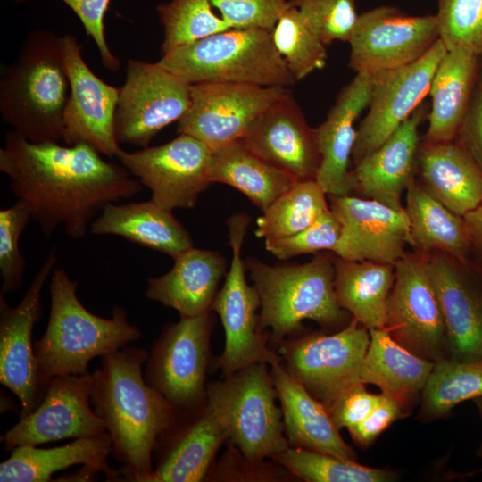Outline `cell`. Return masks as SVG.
Wrapping results in <instances>:
<instances>
[{
  "label": "cell",
  "instance_id": "9c48e42d",
  "mask_svg": "<svg viewBox=\"0 0 482 482\" xmlns=\"http://www.w3.org/2000/svg\"><path fill=\"white\" fill-rule=\"evenodd\" d=\"M369 344V330L353 319L334 334L282 341L278 353L288 374L329 411L345 394L362 383Z\"/></svg>",
  "mask_w": 482,
  "mask_h": 482
},
{
  "label": "cell",
  "instance_id": "f5cc1de1",
  "mask_svg": "<svg viewBox=\"0 0 482 482\" xmlns=\"http://www.w3.org/2000/svg\"><path fill=\"white\" fill-rule=\"evenodd\" d=\"M15 1L16 3H23V2H26L27 0H13Z\"/></svg>",
  "mask_w": 482,
  "mask_h": 482
},
{
  "label": "cell",
  "instance_id": "f6af8a7d",
  "mask_svg": "<svg viewBox=\"0 0 482 482\" xmlns=\"http://www.w3.org/2000/svg\"><path fill=\"white\" fill-rule=\"evenodd\" d=\"M233 29L261 28L270 31L291 4L290 0H211Z\"/></svg>",
  "mask_w": 482,
  "mask_h": 482
},
{
  "label": "cell",
  "instance_id": "52a82bcc",
  "mask_svg": "<svg viewBox=\"0 0 482 482\" xmlns=\"http://www.w3.org/2000/svg\"><path fill=\"white\" fill-rule=\"evenodd\" d=\"M276 396L266 362L246 366L206 386V403L220 419L232 445L253 461L289 447Z\"/></svg>",
  "mask_w": 482,
  "mask_h": 482
},
{
  "label": "cell",
  "instance_id": "816d5d0a",
  "mask_svg": "<svg viewBox=\"0 0 482 482\" xmlns=\"http://www.w3.org/2000/svg\"><path fill=\"white\" fill-rule=\"evenodd\" d=\"M473 402L475 403V406H476V408L478 410V412L479 414V417H480L481 422H482V397L474 399ZM477 455H478V457L482 459V437H481L480 444H479V445H478V447L477 449Z\"/></svg>",
  "mask_w": 482,
  "mask_h": 482
},
{
  "label": "cell",
  "instance_id": "7402d4cb",
  "mask_svg": "<svg viewBox=\"0 0 482 482\" xmlns=\"http://www.w3.org/2000/svg\"><path fill=\"white\" fill-rule=\"evenodd\" d=\"M428 270L443 312L450 359L482 360V275L442 253L428 255Z\"/></svg>",
  "mask_w": 482,
  "mask_h": 482
},
{
  "label": "cell",
  "instance_id": "2e32d148",
  "mask_svg": "<svg viewBox=\"0 0 482 482\" xmlns=\"http://www.w3.org/2000/svg\"><path fill=\"white\" fill-rule=\"evenodd\" d=\"M288 87L241 83L190 85V104L178 132L196 137L212 151L240 140L253 122Z\"/></svg>",
  "mask_w": 482,
  "mask_h": 482
},
{
  "label": "cell",
  "instance_id": "6da1fadb",
  "mask_svg": "<svg viewBox=\"0 0 482 482\" xmlns=\"http://www.w3.org/2000/svg\"><path fill=\"white\" fill-rule=\"evenodd\" d=\"M0 170L46 237L62 225L69 237L81 238L107 204L142 190L121 164L104 160L89 144L33 143L14 129L0 149Z\"/></svg>",
  "mask_w": 482,
  "mask_h": 482
},
{
  "label": "cell",
  "instance_id": "ffe728a7",
  "mask_svg": "<svg viewBox=\"0 0 482 482\" xmlns=\"http://www.w3.org/2000/svg\"><path fill=\"white\" fill-rule=\"evenodd\" d=\"M329 209L341 226L333 253L346 261L395 264L412 246L405 210L369 198L328 195Z\"/></svg>",
  "mask_w": 482,
  "mask_h": 482
},
{
  "label": "cell",
  "instance_id": "f1b7e54d",
  "mask_svg": "<svg viewBox=\"0 0 482 482\" xmlns=\"http://www.w3.org/2000/svg\"><path fill=\"white\" fill-rule=\"evenodd\" d=\"M89 231L94 235L120 236L173 259L193 247L189 233L172 211L151 199L107 204L92 221Z\"/></svg>",
  "mask_w": 482,
  "mask_h": 482
},
{
  "label": "cell",
  "instance_id": "4fadbf2b",
  "mask_svg": "<svg viewBox=\"0 0 482 482\" xmlns=\"http://www.w3.org/2000/svg\"><path fill=\"white\" fill-rule=\"evenodd\" d=\"M211 156L209 146L187 134L135 152L120 148L116 154L120 164L150 189L151 200L170 211L194 207L212 184Z\"/></svg>",
  "mask_w": 482,
  "mask_h": 482
},
{
  "label": "cell",
  "instance_id": "ab89813d",
  "mask_svg": "<svg viewBox=\"0 0 482 482\" xmlns=\"http://www.w3.org/2000/svg\"><path fill=\"white\" fill-rule=\"evenodd\" d=\"M273 44L297 82L327 63L326 46L290 4L270 31Z\"/></svg>",
  "mask_w": 482,
  "mask_h": 482
},
{
  "label": "cell",
  "instance_id": "7c38bea8",
  "mask_svg": "<svg viewBox=\"0 0 482 482\" xmlns=\"http://www.w3.org/2000/svg\"><path fill=\"white\" fill-rule=\"evenodd\" d=\"M190 104V85L156 62L129 59L115 113L119 143L148 146Z\"/></svg>",
  "mask_w": 482,
  "mask_h": 482
},
{
  "label": "cell",
  "instance_id": "74e56055",
  "mask_svg": "<svg viewBox=\"0 0 482 482\" xmlns=\"http://www.w3.org/2000/svg\"><path fill=\"white\" fill-rule=\"evenodd\" d=\"M270 458L307 482H388L396 477L388 470L370 468L355 461L298 447L289 446Z\"/></svg>",
  "mask_w": 482,
  "mask_h": 482
},
{
  "label": "cell",
  "instance_id": "9a60e30c",
  "mask_svg": "<svg viewBox=\"0 0 482 482\" xmlns=\"http://www.w3.org/2000/svg\"><path fill=\"white\" fill-rule=\"evenodd\" d=\"M56 262V247H53L16 306L11 307L0 294V382L18 397L19 419L40 404L48 386L37 368L32 333L42 314L43 287Z\"/></svg>",
  "mask_w": 482,
  "mask_h": 482
},
{
  "label": "cell",
  "instance_id": "8fae6325",
  "mask_svg": "<svg viewBox=\"0 0 482 482\" xmlns=\"http://www.w3.org/2000/svg\"><path fill=\"white\" fill-rule=\"evenodd\" d=\"M386 329L398 344L433 362L450 359L443 312L428 270V255L405 254L395 264Z\"/></svg>",
  "mask_w": 482,
  "mask_h": 482
},
{
  "label": "cell",
  "instance_id": "83f0119b",
  "mask_svg": "<svg viewBox=\"0 0 482 482\" xmlns=\"http://www.w3.org/2000/svg\"><path fill=\"white\" fill-rule=\"evenodd\" d=\"M111 453L112 441L107 432L75 438L70 444L47 449L19 445L0 464V481L50 482L54 480L53 473L77 464L103 472L106 481H123L120 470L108 464Z\"/></svg>",
  "mask_w": 482,
  "mask_h": 482
},
{
  "label": "cell",
  "instance_id": "30bf717a",
  "mask_svg": "<svg viewBox=\"0 0 482 482\" xmlns=\"http://www.w3.org/2000/svg\"><path fill=\"white\" fill-rule=\"evenodd\" d=\"M250 222L251 218L243 212L232 215L227 222L232 259L212 306L225 332L224 351L216 363L224 377L253 363L281 362L280 355L269 349L259 329L260 297L254 286H249L245 279L241 250Z\"/></svg>",
  "mask_w": 482,
  "mask_h": 482
},
{
  "label": "cell",
  "instance_id": "681fc988",
  "mask_svg": "<svg viewBox=\"0 0 482 482\" xmlns=\"http://www.w3.org/2000/svg\"><path fill=\"white\" fill-rule=\"evenodd\" d=\"M403 410L395 400L386 396L368 417L348 428V431L355 443L361 446H368L393 422L402 417Z\"/></svg>",
  "mask_w": 482,
  "mask_h": 482
},
{
  "label": "cell",
  "instance_id": "484cf974",
  "mask_svg": "<svg viewBox=\"0 0 482 482\" xmlns=\"http://www.w3.org/2000/svg\"><path fill=\"white\" fill-rule=\"evenodd\" d=\"M226 270L220 253L193 246L174 258L169 272L147 280L145 296L175 309L180 317L210 312Z\"/></svg>",
  "mask_w": 482,
  "mask_h": 482
},
{
  "label": "cell",
  "instance_id": "4316f807",
  "mask_svg": "<svg viewBox=\"0 0 482 482\" xmlns=\"http://www.w3.org/2000/svg\"><path fill=\"white\" fill-rule=\"evenodd\" d=\"M270 366L289 446L356 461L355 453L342 438L323 404L293 378L281 362Z\"/></svg>",
  "mask_w": 482,
  "mask_h": 482
},
{
  "label": "cell",
  "instance_id": "ba28073f",
  "mask_svg": "<svg viewBox=\"0 0 482 482\" xmlns=\"http://www.w3.org/2000/svg\"><path fill=\"white\" fill-rule=\"evenodd\" d=\"M212 312L180 317L167 325L154 342L144 378L180 415L206 403L205 374L213 327Z\"/></svg>",
  "mask_w": 482,
  "mask_h": 482
},
{
  "label": "cell",
  "instance_id": "d4e9b609",
  "mask_svg": "<svg viewBox=\"0 0 482 482\" xmlns=\"http://www.w3.org/2000/svg\"><path fill=\"white\" fill-rule=\"evenodd\" d=\"M421 103L375 152L351 170L353 189L369 199L403 211L402 195L417 170L420 146L419 128L428 118Z\"/></svg>",
  "mask_w": 482,
  "mask_h": 482
},
{
  "label": "cell",
  "instance_id": "1f68e13d",
  "mask_svg": "<svg viewBox=\"0 0 482 482\" xmlns=\"http://www.w3.org/2000/svg\"><path fill=\"white\" fill-rule=\"evenodd\" d=\"M370 344L361 381L377 386L383 395L406 408L422 391L435 362L398 344L386 328L370 329Z\"/></svg>",
  "mask_w": 482,
  "mask_h": 482
},
{
  "label": "cell",
  "instance_id": "c3c4849f",
  "mask_svg": "<svg viewBox=\"0 0 482 482\" xmlns=\"http://www.w3.org/2000/svg\"><path fill=\"white\" fill-rule=\"evenodd\" d=\"M453 142L482 171V73L476 80L469 107Z\"/></svg>",
  "mask_w": 482,
  "mask_h": 482
},
{
  "label": "cell",
  "instance_id": "d6a6232c",
  "mask_svg": "<svg viewBox=\"0 0 482 482\" xmlns=\"http://www.w3.org/2000/svg\"><path fill=\"white\" fill-rule=\"evenodd\" d=\"M395 265L335 258L334 287L339 306L368 330L385 328Z\"/></svg>",
  "mask_w": 482,
  "mask_h": 482
},
{
  "label": "cell",
  "instance_id": "277c9868",
  "mask_svg": "<svg viewBox=\"0 0 482 482\" xmlns=\"http://www.w3.org/2000/svg\"><path fill=\"white\" fill-rule=\"evenodd\" d=\"M78 282L63 268L54 269L50 280V315L46 331L34 342L40 375L48 385L53 377L82 374L96 357H103L141 337L140 328L115 305L111 318L87 311L77 295Z\"/></svg>",
  "mask_w": 482,
  "mask_h": 482
},
{
  "label": "cell",
  "instance_id": "836d02e7",
  "mask_svg": "<svg viewBox=\"0 0 482 482\" xmlns=\"http://www.w3.org/2000/svg\"><path fill=\"white\" fill-rule=\"evenodd\" d=\"M209 179L237 189L262 212L298 181L256 155L241 140L212 151Z\"/></svg>",
  "mask_w": 482,
  "mask_h": 482
},
{
  "label": "cell",
  "instance_id": "d590c367",
  "mask_svg": "<svg viewBox=\"0 0 482 482\" xmlns=\"http://www.w3.org/2000/svg\"><path fill=\"white\" fill-rule=\"evenodd\" d=\"M482 397V360L436 362L421 391V421L445 417L459 403Z\"/></svg>",
  "mask_w": 482,
  "mask_h": 482
},
{
  "label": "cell",
  "instance_id": "e575fe53",
  "mask_svg": "<svg viewBox=\"0 0 482 482\" xmlns=\"http://www.w3.org/2000/svg\"><path fill=\"white\" fill-rule=\"evenodd\" d=\"M404 210L412 246L419 253H442L462 264L467 262L472 244L461 216L445 207L414 179L406 188Z\"/></svg>",
  "mask_w": 482,
  "mask_h": 482
},
{
  "label": "cell",
  "instance_id": "ac0fdd59",
  "mask_svg": "<svg viewBox=\"0 0 482 482\" xmlns=\"http://www.w3.org/2000/svg\"><path fill=\"white\" fill-rule=\"evenodd\" d=\"M92 383L89 371L53 377L40 404L1 436L4 450L107 432L90 403Z\"/></svg>",
  "mask_w": 482,
  "mask_h": 482
},
{
  "label": "cell",
  "instance_id": "bcb514c9",
  "mask_svg": "<svg viewBox=\"0 0 482 482\" xmlns=\"http://www.w3.org/2000/svg\"><path fill=\"white\" fill-rule=\"evenodd\" d=\"M60 1L69 6L81 21L87 35L95 42L104 67L112 71H118L120 61L109 47L104 29V17L111 0Z\"/></svg>",
  "mask_w": 482,
  "mask_h": 482
},
{
  "label": "cell",
  "instance_id": "f35d334b",
  "mask_svg": "<svg viewBox=\"0 0 482 482\" xmlns=\"http://www.w3.org/2000/svg\"><path fill=\"white\" fill-rule=\"evenodd\" d=\"M163 28L161 54L232 29L211 0H170L156 8Z\"/></svg>",
  "mask_w": 482,
  "mask_h": 482
},
{
  "label": "cell",
  "instance_id": "44dd1931",
  "mask_svg": "<svg viewBox=\"0 0 482 482\" xmlns=\"http://www.w3.org/2000/svg\"><path fill=\"white\" fill-rule=\"evenodd\" d=\"M240 140L295 179H315L321 160L316 129L309 126L290 90L268 107Z\"/></svg>",
  "mask_w": 482,
  "mask_h": 482
},
{
  "label": "cell",
  "instance_id": "60d3db41",
  "mask_svg": "<svg viewBox=\"0 0 482 482\" xmlns=\"http://www.w3.org/2000/svg\"><path fill=\"white\" fill-rule=\"evenodd\" d=\"M439 39L447 50L482 54V0H437Z\"/></svg>",
  "mask_w": 482,
  "mask_h": 482
},
{
  "label": "cell",
  "instance_id": "7dc6e473",
  "mask_svg": "<svg viewBox=\"0 0 482 482\" xmlns=\"http://www.w3.org/2000/svg\"><path fill=\"white\" fill-rule=\"evenodd\" d=\"M386 395H373L361 383L345 394L328 413L338 429L350 428L362 422L378 407Z\"/></svg>",
  "mask_w": 482,
  "mask_h": 482
},
{
  "label": "cell",
  "instance_id": "4dcf8cb0",
  "mask_svg": "<svg viewBox=\"0 0 482 482\" xmlns=\"http://www.w3.org/2000/svg\"><path fill=\"white\" fill-rule=\"evenodd\" d=\"M478 55L467 48L447 50L434 74L428 95L431 108L423 142H453L469 107L477 80Z\"/></svg>",
  "mask_w": 482,
  "mask_h": 482
},
{
  "label": "cell",
  "instance_id": "f907efd6",
  "mask_svg": "<svg viewBox=\"0 0 482 482\" xmlns=\"http://www.w3.org/2000/svg\"><path fill=\"white\" fill-rule=\"evenodd\" d=\"M471 244L482 253V203L462 216Z\"/></svg>",
  "mask_w": 482,
  "mask_h": 482
},
{
  "label": "cell",
  "instance_id": "7a4b0ae2",
  "mask_svg": "<svg viewBox=\"0 0 482 482\" xmlns=\"http://www.w3.org/2000/svg\"><path fill=\"white\" fill-rule=\"evenodd\" d=\"M148 357L145 349L126 345L101 357V367L92 373L90 403L122 465L123 481L141 482L153 472L155 444L179 416L145 382L142 369Z\"/></svg>",
  "mask_w": 482,
  "mask_h": 482
},
{
  "label": "cell",
  "instance_id": "8d00e7d4",
  "mask_svg": "<svg viewBox=\"0 0 482 482\" xmlns=\"http://www.w3.org/2000/svg\"><path fill=\"white\" fill-rule=\"evenodd\" d=\"M326 195L316 179L296 181L257 219L256 236L270 240L306 229L329 208Z\"/></svg>",
  "mask_w": 482,
  "mask_h": 482
},
{
  "label": "cell",
  "instance_id": "e0dca14e",
  "mask_svg": "<svg viewBox=\"0 0 482 482\" xmlns=\"http://www.w3.org/2000/svg\"><path fill=\"white\" fill-rule=\"evenodd\" d=\"M446 51L439 39L418 61L376 75L369 111L356 133L354 165L375 152L423 103Z\"/></svg>",
  "mask_w": 482,
  "mask_h": 482
},
{
  "label": "cell",
  "instance_id": "5b68a950",
  "mask_svg": "<svg viewBox=\"0 0 482 482\" xmlns=\"http://www.w3.org/2000/svg\"><path fill=\"white\" fill-rule=\"evenodd\" d=\"M157 63L188 85L207 82L289 87L296 81L270 30L229 29L179 46Z\"/></svg>",
  "mask_w": 482,
  "mask_h": 482
},
{
  "label": "cell",
  "instance_id": "7bdbcfd3",
  "mask_svg": "<svg viewBox=\"0 0 482 482\" xmlns=\"http://www.w3.org/2000/svg\"><path fill=\"white\" fill-rule=\"evenodd\" d=\"M325 46L348 42L357 24L354 0H290Z\"/></svg>",
  "mask_w": 482,
  "mask_h": 482
},
{
  "label": "cell",
  "instance_id": "ee69618b",
  "mask_svg": "<svg viewBox=\"0 0 482 482\" xmlns=\"http://www.w3.org/2000/svg\"><path fill=\"white\" fill-rule=\"evenodd\" d=\"M340 235V223L328 208L306 229L291 236L265 240V248L279 260L323 250L333 252Z\"/></svg>",
  "mask_w": 482,
  "mask_h": 482
},
{
  "label": "cell",
  "instance_id": "d6986e66",
  "mask_svg": "<svg viewBox=\"0 0 482 482\" xmlns=\"http://www.w3.org/2000/svg\"><path fill=\"white\" fill-rule=\"evenodd\" d=\"M60 44L70 80L62 139L68 145L87 143L101 154L116 157L120 149L114 126L120 87L91 71L76 37L65 34Z\"/></svg>",
  "mask_w": 482,
  "mask_h": 482
},
{
  "label": "cell",
  "instance_id": "603a6c76",
  "mask_svg": "<svg viewBox=\"0 0 482 482\" xmlns=\"http://www.w3.org/2000/svg\"><path fill=\"white\" fill-rule=\"evenodd\" d=\"M227 439L225 426L206 403L192 413L179 414L156 442L152 455L154 470L141 482L205 480L219 448Z\"/></svg>",
  "mask_w": 482,
  "mask_h": 482
},
{
  "label": "cell",
  "instance_id": "3957f363",
  "mask_svg": "<svg viewBox=\"0 0 482 482\" xmlns=\"http://www.w3.org/2000/svg\"><path fill=\"white\" fill-rule=\"evenodd\" d=\"M69 94L60 37L46 29L29 32L1 71L2 119L33 143L59 142Z\"/></svg>",
  "mask_w": 482,
  "mask_h": 482
},
{
  "label": "cell",
  "instance_id": "8992f818",
  "mask_svg": "<svg viewBox=\"0 0 482 482\" xmlns=\"http://www.w3.org/2000/svg\"><path fill=\"white\" fill-rule=\"evenodd\" d=\"M260 301L259 329H271L274 342L297 331L305 320L323 327L345 318L336 297L335 259L319 255L303 264L270 265L250 257L245 262Z\"/></svg>",
  "mask_w": 482,
  "mask_h": 482
},
{
  "label": "cell",
  "instance_id": "f546056e",
  "mask_svg": "<svg viewBox=\"0 0 482 482\" xmlns=\"http://www.w3.org/2000/svg\"><path fill=\"white\" fill-rule=\"evenodd\" d=\"M417 170L425 190L456 214L482 203V171L456 143L422 142Z\"/></svg>",
  "mask_w": 482,
  "mask_h": 482
},
{
  "label": "cell",
  "instance_id": "cb8c5ba5",
  "mask_svg": "<svg viewBox=\"0 0 482 482\" xmlns=\"http://www.w3.org/2000/svg\"><path fill=\"white\" fill-rule=\"evenodd\" d=\"M375 79L376 75L356 73L316 128L321 160L315 179L328 195H347L353 191L349 163L357 133L354 122L369 107Z\"/></svg>",
  "mask_w": 482,
  "mask_h": 482
},
{
  "label": "cell",
  "instance_id": "5bb4252c",
  "mask_svg": "<svg viewBox=\"0 0 482 482\" xmlns=\"http://www.w3.org/2000/svg\"><path fill=\"white\" fill-rule=\"evenodd\" d=\"M439 37L436 15L409 16L394 7H378L359 15L348 41V65L370 75L403 67L424 56Z\"/></svg>",
  "mask_w": 482,
  "mask_h": 482
},
{
  "label": "cell",
  "instance_id": "b9f144b4",
  "mask_svg": "<svg viewBox=\"0 0 482 482\" xmlns=\"http://www.w3.org/2000/svg\"><path fill=\"white\" fill-rule=\"evenodd\" d=\"M30 219V206L21 199L0 211L1 295L16 291L23 283L26 262L20 251L19 242Z\"/></svg>",
  "mask_w": 482,
  "mask_h": 482
}]
</instances>
